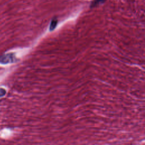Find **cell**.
<instances>
[{"label":"cell","instance_id":"cell-1","mask_svg":"<svg viewBox=\"0 0 145 145\" xmlns=\"http://www.w3.org/2000/svg\"><path fill=\"white\" fill-rule=\"evenodd\" d=\"M15 61V57L13 53H9L7 55L1 56L0 57V63L6 64Z\"/></svg>","mask_w":145,"mask_h":145},{"label":"cell","instance_id":"cell-2","mask_svg":"<svg viewBox=\"0 0 145 145\" xmlns=\"http://www.w3.org/2000/svg\"><path fill=\"white\" fill-rule=\"evenodd\" d=\"M57 24V19H53L52 21L51 22L50 25V31L53 30L56 28Z\"/></svg>","mask_w":145,"mask_h":145},{"label":"cell","instance_id":"cell-3","mask_svg":"<svg viewBox=\"0 0 145 145\" xmlns=\"http://www.w3.org/2000/svg\"><path fill=\"white\" fill-rule=\"evenodd\" d=\"M105 1H106V0H95V1L93 2L92 5H91V7H95V6L99 5L100 4L104 3Z\"/></svg>","mask_w":145,"mask_h":145},{"label":"cell","instance_id":"cell-4","mask_svg":"<svg viewBox=\"0 0 145 145\" xmlns=\"http://www.w3.org/2000/svg\"><path fill=\"white\" fill-rule=\"evenodd\" d=\"M6 92V90H5V89L0 88V97L4 96V95H5Z\"/></svg>","mask_w":145,"mask_h":145}]
</instances>
